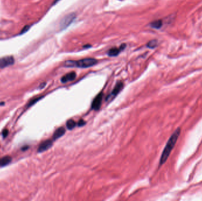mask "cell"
<instances>
[{
	"label": "cell",
	"mask_w": 202,
	"mask_h": 201,
	"mask_svg": "<svg viewBox=\"0 0 202 201\" xmlns=\"http://www.w3.org/2000/svg\"><path fill=\"white\" fill-rule=\"evenodd\" d=\"M86 124V122L84 120H80L78 123L79 126H83Z\"/></svg>",
	"instance_id": "cell-16"
},
{
	"label": "cell",
	"mask_w": 202,
	"mask_h": 201,
	"mask_svg": "<svg viewBox=\"0 0 202 201\" xmlns=\"http://www.w3.org/2000/svg\"><path fill=\"white\" fill-rule=\"evenodd\" d=\"M12 161V158L10 156H5L0 158V167L5 166L11 163Z\"/></svg>",
	"instance_id": "cell-10"
},
{
	"label": "cell",
	"mask_w": 202,
	"mask_h": 201,
	"mask_svg": "<svg viewBox=\"0 0 202 201\" xmlns=\"http://www.w3.org/2000/svg\"><path fill=\"white\" fill-rule=\"evenodd\" d=\"M162 26H163V22L160 20L154 21V22H151V26L152 28H156V29L160 28L162 27Z\"/></svg>",
	"instance_id": "cell-11"
},
{
	"label": "cell",
	"mask_w": 202,
	"mask_h": 201,
	"mask_svg": "<svg viewBox=\"0 0 202 201\" xmlns=\"http://www.w3.org/2000/svg\"><path fill=\"white\" fill-rule=\"evenodd\" d=\"M14 58L13 56H6L0 58V68H3L13 65Z\"/></svg>",
	"instance_id": "cell-4"
},
{
	"label": "cell",
	"mask_w": 202,
	"mask_h": 201,
	"mask_svg": "<svg viewBox=\"0 0 202 201\" xmlns=\"http://www.w3.org/2000/svg\"><path fill=\"white\" fill-rule=\"evenodd\" d=\"M8 134V130L7 129H5L4 130V131H3V133H2V135L4 137H6L7 136Z\"/></svg>",
	"instance_id": "cell-17"
},
{
	"label": "cell",
	"mask_w": 202,
	"mask_h": 201,
	"mask_svg": "<svg viewBox=\"0 0 202 201\" xmlns=\"http://www.w3.org/2000/svg\"><path fill=\"white\" fill-rule=\"evenodd\" d=\"M28 148H29V146H25V147H23V148H22V150H26L28 149Z\"/></svg>",
	"instance_id": "cell-19"
},
{
	"label": "cell",
	"mask_w": 202,
	"mask_h": 201,
	"mask_svg": "<svg viewBox=\"0 0 202 201\" xmlns=\"http://www.w3.org/2000/svg\"><path fill=\"white\" fill-rule=\"evenodd\" d=\"M76 77V74L75 72H70L64 76H63L61 79V81L63 83H66L68 81H70L73 80Z\"/></svg>",
	"instance_id": "cell-8"
},
{
	"label": "cell",
	"mask_w": 202,
	"mask_h": 201,
	"mask_svg": "<svg viewBox=\"0 0 202 201\" xmlns=\"http://www.w3.org/2000/svg\"><path fill=\"white\" fill-rule=\"evenodd\" d=\"M98 61L95 58H86L79 61H75V67L88 68L97 64Z\"/></svg>",
	"instance_id": "cell-2"
},
{
	"label": "cell",
	"mask_w": 202,
	"mask_h": 201,
	"mask_svg": "<svg viewBox=\"0 0 202 201\" xmlns=\"http://www.w3.org/2000/svg\"><path fill=\"white\" fill-rule=\"evenodd\" d=\"M121 49H117V48H112L111 49H110L109 51H108V55L110 56H111V57H115V56H116L118 55L119 54H120V51H121Z\"/></svg>",
	"instance_id": "cell-12"
},
{
	"label": "cell",
	"mask_w": 202,
	"mask_h": 201,
	"mask_svg": "<svg viewBox=\"0 0 202 201\" xmlns=\"http://www.w3.org/2000/svg\"><path fill=\"white\" fill-rule=\"evenodd\" d=\"M42 97H43L42 96H40V97H37V98L33 99L32 100H31V101L30 102V103H29V104L28 106H29V107H30V106H31L33 105L34 104H35V103H36L37 102H38L39 100H40V99H41Z\"/></svg>",
	"instance_id": "cell-15"
},
{
	"label": "cell",
	"mask_w": 202,
	"mask_h": 201,
	"mask_svg": "<svg viewBox=\"0 0 202 201\" xmlns=\"http://www.w3.org/2000/svg\"><path fill=\"white\" fill-rule=\"evenodd\" d=\"M102 98H103V93L101 92L93 100V102L92 104V109L95 110H98L100 109L101 104H102Z\"/></svg>",
	"instance_id": "cell-6"
},
{
	"label": "cell",
	"mask_w": 202,
	"mask_h": 201,
	"mask_svg": "<svg viewBox=\"0 0 202 201\" xmlns=\"http://www.w3.org/2000/svg\"><path fill=\"white\" fill-rule=\"evenodd\" d=\"M65 132H66L65 129L63 127H59L58 129H57L53 134V140H55L62 137L63 135H64V134L65 133Z\"/></svg>",
	"instance_id": "cell-9"
},
{
	"label": "cell",
	"mask_w": 202,
	"mask_h": 201,
	"mask_svg": "<svg viewBox=\"0 0 202 201\" xmlns=\"http://www.w3.org/2000/svg\"><path fill=\"white\" fill-rule=\"evenodd\" d=\"M180 132H181L180 128H178L169 139L168 142L167 143V145H166L162 153V155L160 160V165L163 164L166 161H167L171 150L174 147L177 141V139L180 136Z\"/></svg>",
	"instance_id": "cell-1"
},
{
	"label": "cell",
	"mask_w": 202,
	"mask_h": 201,
	"mask_svg": "<svg viewBox=\"0 0 202 201\" xmlns=\"http://www.w3.org/2000/svg\"><path fill=\"white\" fill-rule=\"evenodd\" d=\"M29 27H30V26H26L24 28L22 29V31H21V33L22 34V32H25L26 31H27L29 30Z\"/></svg>",
	"instance_id": "cell-18"
},
{
	"label": "cell",
	"mask_w": 202,
	"mask_h": 201,
	"mask_svg": "<svg viewBox=\"0 0 202 201\" xmlns=\"http://www.w3.org/2000/svg\"><path fill=\"white\" fill-rule=\"evenodd\" d=\"M158 42L156 40H152L149 41L147 44V47L150 49H154L157 46Z\"/></svg>",
	"instance_id": "cell-14"
},
{
	"label": "cell",
	"mask_w": 202,
	"mask_h": 201,
	"mask_svg": "<svg viewBox=\"0 0 202 201\" xmlns=\"http://www.w3.org/2000/svg\"><path fill=\"white\" fill-rule=\"evenodd\" d=\"M76 18V15L74 13H71L65 16L61 22V27L62 29H65L70 25Z\"/></svg>",
	"instance_id": "cell-3"
},
{
	"label": "cell",
	"mask_w": 202,
	"mask_h": 201,
	"mask_svg": "<svg viewBox=\"0 0 202 201\" xmlns=\"http://www.w3.org/2000/svg\"><path fill=\"white\" fill-rule=\"evenodd\" d=\"M76 125V122L73 120H72V119L69 120L66 123V126H67V127L68 128L69 130L73 129V128L75 127Z\"/></svg>",
	"instance_id": "cell-13"
},
{
	"label": "cell",
	"mask_w": 202,
	"mask_h": 201,
	"mask_svg": "<svg viewBox=\"0 0 202 201\" xmlns=\"http://www.w3.org/2000/svg\"><path fill=\"white\" fill-rule=\"evenodd\" d=\"M124 87V84L121 81H119L118 82L116 86H115L114 89H113V90L112 91L111 93L110 94V95L107 97V100H112V99H114L115 96H116L118 95V94L121 91V90Z\"/></svg>",
	"instance_id": "cell-5"
},
{
	"label": "cell",
	"mask_w": 202,
	"mask_h": 201,
	"mask_svg": "<svg viewBox=\"0 0 202 201\" xmlns=\"http://www.w3.org/2000/svg\"><path fill=\"white\" fill-rule=\"evenodd\" d=\"M52 145H53V141L51 140H46L45 141H43V142H41L40 144L37 149V152L39 153L43 152L50 149L52 146Z\"/></svg>",
	"instance_id": "cell-7"
}]
</instances>
